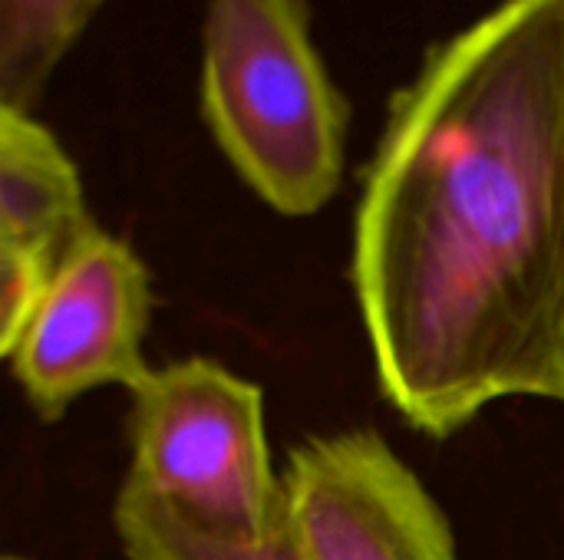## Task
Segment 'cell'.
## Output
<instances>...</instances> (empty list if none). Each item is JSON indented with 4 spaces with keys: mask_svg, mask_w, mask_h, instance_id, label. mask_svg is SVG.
Returning a JSON list of instances; mask_svg holds the SVG:
<instances>
[{
    "mask_svg": "<svg viewBox=\"0 0 564 560\" xmlns=\"http://www.w3.org/2000/svg\"><path fill=\"white\" fill-rule=\"evenodd\" d=\"M564 0H502L430 50L364 178L354 290L387 403L446 439L555 399Z\"/></svg>",
    "mask_w": 564,
    "mask_h": 560,
    "instance_id": "obj_1",
    "label": "cell"
},
{
    "mask_svg": "<svg viewBox=\"0 0 564 560\" xmlns=\"http://www.w3.org/2000/svg\"><path fill=\"white\" fill-rule=\"evenodd\" d=\"M202 116L245 185L278 215H317L337 191L347 102L304 0H208Z\"/></svg>",
    "mask_w": 564,
    "mask_h": 560,
    "instance_id": "obj_2",
    "label": "cell"
},
{
    "mask_svg": "<svg viewBox=\"0 0 564 560\" xmlns=\"http://www.w3.org/2000/svg\"><path fill=\"white\" fill-rule=\"evenodd\" d=\"M135 488L195 528L264 541L284 525V485L271 469L264 396L221 363L192 356L152 370L129 413Z\"/></svg>",
    "mask_w": 564,
    "mask_h": 560,
    "instance_id": "obj_3",
    "label": "cell"
},
{
    "mask_svg": "<svg viewBox=\"0 0 564 560\" xmlns=\"http://www.w3.org/2000/svg\"><path fill=\"white\" fill-rule=\"evenodd\" d=\"M149 314L152 290L139 254L99 224L89 228L7 356L36 416L56 422L99 386L132 393L152 373L142 356Z\"/></svg>",
    "mask_w": 564,
    "mask_h": 560,
    "instance_id": "obj_4",
    "label": "cell"
},
{
    "mask_svg": "<svg viewBox=\"0 0 564 560\" xmlns=\"http://www.w3.org/2000/svg\"><path fill=\"white\" fill-rule=\"evenodd\" d=\"M281 485L307 560H456L440 505L370 429L297 446Z\"/></svg>",
    "mask_w": 564,
    "mask_h": 560,
    "instance_id": "obj_5",
    "label": "cell"
},
{
    "mask_svg": "<svg viewBox=\"0 0 564 560\" xmlns=\"http://www.w3.org/2000/svg\"><path fill=\"white\" fill-rule=\"evenodd\" d=\"M89 228L79 172L56 135L30 112L0 106V254L63 267Z\"/></svg>",
    "mask_w": 564,
    "mask_h": 560,
    "instance_id": "obj_6",
    "label": "cell"
},
{
    "mask_svg": "<svg viewBox=\"0 0 564 560\" xmlns=\"http://www.w3.org/2000/svg\"><path fill=\"white\" fill-rule=\"evenodd\" d=\"M102 0H0V106L30 112Z\"/></svg>",
    "mask_w": 564,
    "mask_h": 560,
    "instance_id": "obj_7",
    "label": "cell"
},
{
    "mask_svg": "<svg viewBox=\"0 0 564 560\" xmlns=\"http://www.w3.org/2000/svg\"><path fill=\"white\" fill-rule=\"evenodd\" d=\"M112 525L129 560H307L288 518L264 541H235L195 528L132 482L116 495Z\"/></svg>",
    "mask_w": 564,
    "mask_h": 560,
    "instance_id": "obj_8",
    "label": "cell"
},
{
    "mask_svg": "<svg viewBox=\"0 0 564 560\" xmlns=\"http://www.w3.org/2000/svg\"><path fill=\"white\" fill-rule=\"evenodd\" d=\"M555 403H564V261L558 290V327H555Z\"/></svg>",
    "mask_w": 564,
    "mask_h": 560,
    "instance_id": "obj_9",
    "label": "cell"
},
{
    "mask_svg": "<svg viewBox=\"0 0 564 560\" xmlns=\"http://www.w3.org/2000/svg\"><path fill=\"white\" fill-rule=\"evenodd\" d=\"M3 560H23V558H3Z\"/></svg>",
    "mask_w": 564,
    "mask_h": 560,
    "instance_id": "obj_10",
    "label": "cell"
}]
</instances>
